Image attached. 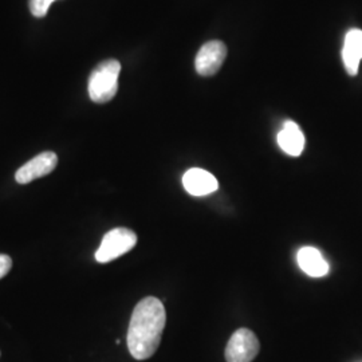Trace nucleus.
Returning a JSON list of instances; mask_svg holds the SVG:
<instances>
[{
	"instance_id": "nucleus-7",
	"label": "nucleus",
	"mask_w": 362,
	"mask_h": 362,
	"mask_svg": "<svg viewBox=\"0 0 362 362\" xmlns=\"http://www.w3.org/2000/svg\"><path fill=\"white\" fill-rule=\"evenodd\" d=\"M182 185L185 191L192 196H206L218 191L219 188L216 177L208 170L200 168L187 170L182 176Z\"/></svg>"
},
{
	"instance_id": "nucleus-2",
	"label": "nucleus",
	"mask_w": 362,
	"mask_h": 362,
	"mask_svg": "<svg viewBox=\"0 0 362 362\" xmlns=\"http://www.w3.org/2000/svg\"><path fill=\"white\" fill-rule=\"evenodd\" d=\"M121 64L116 59H106L95 66L89 77V97L95 104H106L115 98L118 90Z\"/></svg>"
},
{
	"instance_id": "nucleus-9",
	"label": "nucleus",
	"mask_w": 362,
	"mask_h": 362,
	"mask_svg": "<svg viewBox=\"0 0 362 362\" xmlns=\"http://www.w3.org/2000/svg\"><path fill=\"white\" fill-rule=\"evenodd\" d=\"M298 264L313 278H322L329 272V264L322 254L314 247H303L298 251Z\"/></svg>"
},
{
	"instance_id": "nucleus-10",
	"label": "nucleus",
	"mask_w": 362,
	"mask_h": 362,
	"mask_svg": "<svg viewBox=\"0 0 362 362\" xmlns=\"http://www.w3.org/2000/svg\"><path fill=\"white\" fill-rule=\"evenodd\" d=\"M278 144L285 153L297 157L305 149V136L294 121H286L278 133Z\"/></svg>"
},
{
	"instance_id": "nucleus-6",
	"label": "nucleus",
	"mask_w": 362,
	"mask_h": 362,
	"mask_svg": "<svg viewBox=\"0 0 362 362\" xmlns=\"http://www.w3.org/2000/svg\"><path fill=\"white\" fill-rule=\"evenodd\" d=\"M58 156L54 152H42L40 155L35 156L30 161H27L23 167L16 170L15 180L19 184H28L31 181L47 176L57 168Z\"/></svg>"
},
{
	"instance_id": "nucleus-1",
	"label": "nucleus",
	"mask_w": 362,
	"mask_h": 362,
	"mask_svg": "<svg viewBox=\"0 0 362 362\" xmlns=\"http://www.w3.org/2000/svg\"><path fill=\"white\" fill-rule=\"evenodd\" d=\"M165 322L167 313L160 299L146 297L136 305L128 329V349L133 358L143 361L155 354Z\"/></svg>"
},
{
	"instance_id": "nucleus-5",
	"label": "nucleus",
	"mask_w": 362,
	"mask_h": 362,
	"mask_svg": "<svg viewBox=\"0 0 362 362\" xmlns=\"http://www.w3.org/2000/svg\"><path fill=\"white\" fill-rule=\"evenodd\" d=\"M227 57V47L220 40H209L197 52L194 66L200 76L209 77L219 71Z\"/></svg>"
},
{
	"instance_id": "nucleus-11",
	"label": "nucleus",
	"mask_w": 362,
	"mask_h": 362,
	"mask_svg": "<svg viewBox=\"0 0 362 362\" xmlns=\"http://www.w3.org/2000/svg\"><path fill=\"white\" fill-rule=\"evenodd\" d=\"M52 1L55 0H28L30 11L35 18H43L49 11Z\"/></svg>"
},
{
	"instance_id": "nucleus-8",
	"label": "nucleus",
	"mask_w": 362,
	"mask_h": 362,
	"mask_svg": "<svg viewBox=\"0 0 362 362\" xmlns=\"http://www.w3.org/2000/svg\"><path fill=\"white\" fill-rule=\"evenodd\" d=\"M362 59V31L358 28H351L348 31L344 49H342V61L346 71L350 76L358 73V67Z\"/></svg>"
},
{
	"instance_id": "nucleus-3",
	"label": "nucleus",
	"mask_w": 362,
	"mask_h": 362,
	"mask_svg": "<svg viewBox=\"0 0 362 362\" xmlns=\"http://www.w3.org/2000/svg\"><path fill=\"white\" fill-rule=\"evenodd\" d=\"M137 243V235L128 228L118 227L106 233L101 246L95 252V260L98 263H109L115 259L129 252Z\"/></svg>"
},
{
	"instance_id": "nucleus-12",
	"label": "nucleus",
	"mask_w": 362,
	"mask_h": 362,
	"mask_svg": "<svg viewBox=\"0 0 362 362\" xmlns=\"http://www.w3.org/2000/svg\"><path fill=\"white\" fill-rule=\"evenodd\" d=\"M13 267V259L8 255L0 254V279L4 278Z\"/></svg>"
},
{
	"instance_id": "nucleus-4",
	"label": "nucleus",
	"mask_w": 362,
	"mask_h": 362,
	"mask_svg": "<svg viewBox=\"0 0 362 362\" xmlns=\"http://www.w3.org/2000/svg\"><path fill=\"white\" fill-rule=\"evenodd\" d=\"M260 345L254 332L239 329L230 338L226 348V361L251 362L258 356Z\"/></svg>"
}]
</instances>
